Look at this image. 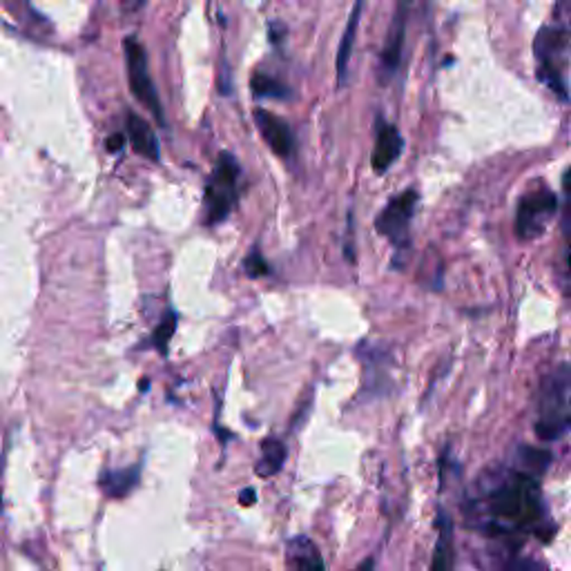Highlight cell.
I'll return each instance as SVG.
<instances>
[{
    "label": "cell",
    "instance_id": "277c9868",
    "mask_svg": "<svg viewBox=\"0 0 571 571\" xmlns=\"http://www.w3.org/2000/svg\"><path fill=\"white\" fill-rule=\"evenodd\" d=\"M239 177L241 168L235 156L231 152H222L217 159V165H214L213 174L208 179V186H206V222L210 226L226 222L228 214L237 206Z\"/></svg>",
    "mask_w": 571,
    "mask_h": 571
},
{
    "label": "cell",
    "instance_id": "7c38bea8",
    "mask_svg": "<svg viewBox=\"0 0 571 571\" xmlns=\"http://www.w3.org/2000/svg\"><path fill=\"white\" fill-rule=\"evenodd\" d=\"M364 4H366V0H355L353 12H350V18H348V25H346L344 36H341L340 40V49H337V83L340 85H344L346 76H348V63H350V56H353L355 38H357V27H359V21H362Z\"/></svg>",
    "mask_w": 571,
    "mask_h": 571
},
{
    "label": "cell",
    "instance_id": "603a6c76",
    "mask_svg": "<svg viewBox=\"0 0 571 571\" xmlns=\"http://www.w3.org/2000/svg\"><path fill=\"white\" fill-rule=\"evenodd\" d=\"M125 12H139L146 4V0H119Z\"/></svg>",
    "mask_w": 571,
    "mask_h": 571
},
{
    "label": "cell",
    "instance_id": "2e32d148",
    "mask_svg": "<svg viewBox=\"0 0 571 571\" xmlns=\"http://www.w3.org/2000/svg\"><path fill=\"white\" fill-rule=\"evenodd\" d=\"M286 458H288V449L281 440L277 438L264 440L262 458H259L255 471H257L259 478H273V475L280 474L281 466L286 465Z\"/></svg>",
    "mask_w": 571,
    "mask_h": 571
},
{
    "label": "cell",
    "instance_id": "30bf717a",
    "mask_svg": "<svg viewBox=\"0 0 571 571\" xmlns=\"http://www.w3.org/2000/svg\"><path fill=\"white\" fill-rule=\"evenodd\" d=\"M404 152V139L399 134V130L395 128L393 123H386V121H380L377 125V134H375V147H373L371 155V164L373 170L377 174H384L395 161L399 159V155Z\"/></svg>",
    "mask_w": 571,
    "mask_h": 571
},
{
    "label": "cell",
    "instance_id": "8fae6325",
    "mask_svg": "<svg viewBox=\"0 0 571 571\" xmlns=\"http://www.w3.org/2000/svg\"><path fill=\"white\" fill-rule=\"evenodd\" d=\"M125 134H128L130 146H132V150L137 152V155L146 156V159L150 161L161 159L156 134L146 119H141V116L134 114V112H128V116H125Z\"/></svg>",
    "mask_w": 571,
    "mask_h": 571
},
{
    "label": "cell",
    "instance_id": "7a4b0ae2",
    "mask_svg": "<svg viewBox=\"0 0 571 571\" xmlns=\"http://www.w3.org/2000/svg\"><path fill=\"white\" fill-rule=\"evenodd\" d=\"M569 7L560 0L554 22H547L533 40V54L538 61V79L563 103L569 101L567 65H569Z\"/></svg>",
    "mask_w": 571,
    "mask_h": 571
},
{
    "label": "cell",
    "instance_id": "ffe728a7",
    "mask_svg": "<svg viewBox=\"0 0 571 571\" xmlns=\"http://www.w3.org/2000/svg\"><path fill=\"white\" fill-rule=\"evenodd\" d=\"M244 268H246V275L253 277V280H259V277H264V275H268V273H271V264H268L266 259L262 257V253H259L257 248H255L253 253H250L248 257H246Z\"/></svg>",
    "mask_w": 571,
    "mask_h": 571
},
{
    "label": "cell",
    "instance_id": "ba28073f",
    "mask_svg": "<svg viewBox=\"0 0 571 571\" xmlns=\"http://www.w3.org/2000/svg\"><path fill=\"white\" fill-rule=\"evenodd\" d=\"M413 0H395V13L393 21H390L389 34H386L384 49H382L380 56V83L386 85L398 71L399 63H402V52H404V40H407V22H408V12H411Z\"/></svg>",
    "mask_w": 571,
    "mask_h": 571
},
{
    "label": "cell",
    "instance_id": "ac0fdd59",
    "mask_svg": "<svg viewBox=\"0 0 571 571\" xmlns=\"http://www.w3.org/2000/svg\"><path fill=\"white\" fill-rule=\"evenodd\" d=\"M516 462H518V469L527 471L532 475L545 474L547 466L551 462V453L542 451V449H532V447H520L516 451Z\"/></svg>",
    "mask_w": 571,
    "mask_h": 571
},
{
    "label": "cell",
    "instance_id": "6da1fadb",
    "mask_svg": "<svg viewBox=\"0 0 571 571\" xmlns=\"http://www.w3.org/2000/svg\"><path fill=\"white\" fill-rule=\"evenodd\" d=\"M475 527L489 536L538 533L545 520L538 475L511 466H491L478 478V498L471 502Z\"/></svg>",
    "mask_w": 571,
    "mask_h": 571
},
{
    "label": "cell",
    "instance_id": "5bb4252c",
    "mask_svg": "<svg viewBox=\"0 0 571 571\" xmlns=\"http://www.w3.org/2000/svg\"><path fill=\"white\" fill-rule=\"evenodd\" d=\"M286 563L295 569H323L322 556L313 541L306 536H295L286 542Z\"/></svg>",
    "mask_w": 571,
    "mask_h": 571
},
{
    "label": "cell",
    "instance_id": "44dd1931",
    "mask_svg": "<svg viewBox=\"0 0 571 571\" xmlns=\"http://www.w3.org/2000/svg\"><path fill=\"white\" fill-rule=\"evenodd\" d=\"M125 146V134H112L110 139L105 141V147L110 152H121Z\"/></svg>",
    "mask_w": 571,
    "mask_h": 571
},
{
    "label": "cell",
    "instance_id": "8992f818",
    "mask_svg": "<svg viewBox=\"0 0 571 571\" xmlns=\"http://www.w3.org/2000/svg\"><path fill=\"white\" fill-rule=\"evenodd\" d=\"M123 49H125V65H128L130 89H132V94L137 97V101L143 103V105L155 114V119L159 121L161 125H165L164 105H161L159 92H156L155 83H152L146 47H143L141 40H139L137 36H128V38L123 40Z\"/></svg>",
    "mask_w": 571,
    "mask_h": 571
},
{
    "label": "cell",
    "instance_id": "9c48e42d",
    "mask_svg": "<svg viewBox=\"0 0 571 571\" xmlns=\"http://www.w3.org/2000/svg\"><path fill=\"white\" fill-rule=\"evenodd\" d=\"M255 123H257V130L266 146L281 159H290L292 152H295V134H292L290 125L273 112L262 110V107L255 110Z\"/></svg>",
    "mask_w": 571,
    "mask_h": 571
},
{
    "label": "cell",
    "instance_id": "3957f363",
    "mask_svg": "<svg viewBox=\"0 0 571 571\" xmlns=\"http://www.w3.org/2000/svg\"><path fill=\"white\" fill-rule=\"evenodd\" d=\"M569 364H560L542 380L541 393H538V420L533 429H536L538 438L545 442H556L569 431Z\"/></svg>",
    "mask_w": 571,
    "mask_h": 571
},
{
    "label": "cell",
    "instance_id": "d6986e66",
    "mask_svg": "<svg viewBox=\"0 0 571 571\" xmlns=\"http://www.w3.org/2000/svg\"><path fill=\"white\" fill-rule=\"evenodd\" d=\"M250 88H253V94L257 98H277V101H284V98L290 97V89L288 85L277 80L275 76H268L257 71L250 80Z\"/></svg>",
    "mask_w": 571,
    "mask_h": 571
},
{
    "label": "cell",
    "instance_id": "7402d4cb",
    "mask_svg": "<svg viewBox=\"0 0 571 571\" xmlns=\"http://www.w3.org/2000/svg\"><path fill=\"white\" fill-rule=\"evenodd\" d=\"M255 500H257V491H255V489H244V491L239 493V502L244 507H248V505H255Z\"/></svg>",
    "mask_w": 571,
    "mask_h": 571
},
{
    "label": "cell",
    "instance_id": "52a82bcc",
    "mask_svg": "<svg viewBox=\"0 0 571 571\" xmlns=\"http://www.w3.org/2000/svg\"><path fill=\"white\" fill-rule=\"evenodd\" d=\"M417 201L420 197L416 190H404L402 195L393 197L375 219V231L389 239L399 255L411 248V222L416 217Z\"/></svg>",
    "mask_w": 571,
    "mask_h": 571
},
{
    "label": "cell",
    "instance_id": "9a60e30c",
    "mask_svg": "<svg viewBox=\"0 0 571 571\" xmlns=\"http://www.w3.org/2000/svg\"><path fill=\"white\" fill-rule=\"evenodd\" d=\"M438 529L440 541L435 547V556L431 560V567L438 571H447L453 567V523L444 509H438Z\"/></svg>",
    "mask_w": 571,
    "mask_h": 571
},
{
    "label": "cell",
    "instance_id": "4fadbf2b",
    "mask_svg": "<svg viewBox=\"0 0 571 571\" xmlns=\"http://www.w3.org/2000/svg\"><path fill=\"white\" fill-rule=\"evenodd\" d=\"M139 480H141V466H130V469H110L101 475L98 484H101L103 493L107 498H119L130 496L134 489L139 487Z\"/></svg>",
    "mask_w": 571,
    "mask_h": 571
},
{
    "label": "cell",
    "instance_id": "e0dca14e",
    "mask_svg": "<svg viewBox=\"0 0 571 571\" xmlns=\"http://www.w3.org/2000/svg\"><path fill=\"white\" fill-rule=\"evenodd\" d=\"M177 313L174 310H168V313L161 317V322L156 323L155 332H152L150 341H147L146 346H150V348H155L156 353L161 355H168V346H170V340L174 337V331H177Z\"/></svg>",
    "mask_w": 571,
    "mask_h": 571
},
{
    "label": "cell",
    "instance_id": "5b68a950",
    "mask_svg": "<svg viewBox=\"0 0 571 571\" xmlns=\"http://www.w3.org/2000/svg\"><path fill=\"white\" fill-rule=\"evenodd\" d=\"M556 213H558V197L547 186L533 188L520 199L516 210V237L523 241L538 239L554 222Z\"/></svg>",
    "mask_w": 571,
    "mask_h": 571
}]
</instances>
